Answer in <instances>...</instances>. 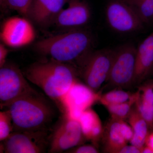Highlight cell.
Listing matches in <instances>:
<instances>
[{
    "instance_id": "1",
    "label": "cell",
    "mask_w": 153,
    "mask_h": 153,
    "mask_svg": "<svg viewBox=\"0 0 153 153\" xmlns=\"http://www.w3.org/2000/svg\"><path fill=\"white\" fill-rule=\"evenodd\" d=\"M23 73L27 80L41 88L60 108L63 98L78 81L79 76L73 65L51 58L33 63Z\"/></svg>"
},
{
    "instance_id": "2",
    "label": "cell",
    "mask_w": 153,
    "mask_h": 153,
    "mask_svg": "<svg viewBox=\"0 0 153 153\" xmlns=\"http://www.w3.org/2000/svg\"><path fill=\"white\" fill-rule=\"evenodd\" d=\"M83 28L67 30L42 39L36 42L34 49L41 55L77 68L93 50V36Z\"/></svg>"
},
{
    "instance_id": "3",
    "label": "cell",
    "mask_w": 153,
    "mask_h": 153,
    "mask_svg": "<svg viewBox=\"0 0 153 153\" xmlns=\"http://www.w3.org/2000/svg\"><path fill=\"white\" fill-rule=\"evenodd\" d=\"M13 121V131L47 129L55 116V110L44 97L35 91L7 107Z\"/></svg>"
},
{
    "instance_id": "4",
    "label": "cell",
    "mask_w": 153,
    "mask_h": 153,
    "mask_svg": "<svg viewBox=\"0 0 153 153\" xmlns=\"http://www.w3.org/2000/svg\"><path fill=\"white\" fill-rule=\"evenodd\" d=\"M114 53V49L92 50L77 68L84 84L95 92L108 78Z\"/></svg>"
},
{
    "instance_id": "5",
    "label": "cell",
    "mask_w": 153,
    "mask_h": 153,
    "mask_svg": "<svg viewBox=\"0 0 153 153\" xmlns=\"http://www.w3.org/2000/svg\"><path fill=\"white\" fill-rule=\"evenodd\" d=\"M137 48L131 44L122 45L114 49V55L108 78V85L117 88L132 86Z\"/></svg>"
},
{
    "instance_id": "6",
    "label": "cell",
    "mask_w": 153,
    "mask_h": 153,
    "mask_svg": "<svg viewBox=\"0 0 153 153\" xmlns=\"http://www.w3.org/2000/svg\"><path fill=\"white\" fill-rule=\"evenodd\" d=\"M18 66L7 62L0 68V105L7 107L17 99L35 91Z\"/></svg>"
},
{
    "instance_id": "7",
    "label": "cell",
    "mask_w": 153,
    "mask_h": 153,
    "mask_svg": "<svg viewBox=\"0 0 153 153\" xmlns=\"http://www.w3.org/2000/svg\"><path fill=\"white\" fill-rule=\"evenodd\" d=\"M105 19L111 30L121 34L138 32L144 25L125 0H111L105 10Z\"/></svg>"
},
{
    "instance_id": "8",
    "label": "cell",
    "mask_w": 153,
    "mask_h": 153,
    "mask_svg": "<svg viewBox=\"0 0 153 153\" xmlns=\"http://www.w3.org/2000/svg\"><path fill=\"white\" fill-rule=\"evenodd\" d=\"M47 129L37 131H13L2 142V152L41 153L49 147Z\"/></svg>"
},
{
    "instance_id": "9",
    "label": "cell",
    "mask_w": 153,
    "mask_h": 153,
    "mask_svg": "<svg viewBox=\"0 0 153 153\" xmlns=\"http://www.w3.org/2000/svg\"><path fill=\"white\" fill-rule=\"evenodd\" d=\"M49 139L48 153L63 152L82 145L86 140L79 121L63 115Z\"/></svg>"
},
{
    "instance_id": "10",
    "label": "cell",
    "mask_w": 153,
    "mask_h": 153,
    "mask_svg": "<svg viewBox=\"0 0 153 153\" xmlns=\"http://www.w3.org/2000/svg\"><path fill=\"white\" fill-rule=\"evenodd\" d=\"M100 95L85 84L77 81L63 98L60 108L64 115L79 121L82 113L98 101Z\"/></svg>"
},
{
    "instance_id": "11",
    "label": "cell",
    "mask_w": 153,
    "mask_h": 153,
    "mask_svg": "<svg viewBox=\"0 0 153 153\" xmlns=\"http://www.w3.org/2000/svg\"><path fill=\"white\" fill-rule=\"evenodd\" d=\"M36 31L33 23L24 16L12 17L3 23L0 37L3 44L13 48L29 45L35 40Z\"/></svg>"
},
{
    "instance_id": "12",
    "label": "cell",
    "mask_w": 153,
    "mask_h": 153,
    "mask_svg": "<svg viewBox=\"0 0 153 153\" xmlns=\"http://www.w3.org/2000/svg\"><path fill=\"white\" fill-rule=\"evenodd\" d=\"M68 7L63 9L53 25L65 31L83 28L90 21L91 10L84 0H70Z\"/></svg>"
},
{
    "instance_id": "13",
    "label": "cell",
    "mask_w": 153,
    "mask_h": 153,
    "mask_svg": "<svg viewBox=\"0 0 153 153\" xmlns=\"http://www.w3.org/2000/svg\"><path fill=\"white\" fill-rule=\"evenodd\" d=\"M134 132L129 124L125 120L111 117L103 130L102 139L104 152L119 153L130 142Z\"/></svg>"
},
{
    "instance_id": "14",
    "label": "cell",
    "mask_w": 153,
    "mask_h": 153,
    "mask_svg": "<svg viewBox=\"0 0 153 153\" xmlns=\"http://www.w3.org/2000/svg\"><path fill=\"white\" fill-rule=\"evenodd\" d=\"M70 0H31L27 18L33 24L46 27L53 25L55 19Z\"/></svg>"
},
{
    "instance_id": "15",
    "label": "cell",
    "mask_w": 153,
    "mask_h": 153,
    "mask_svg": "<svg viewBox=\"0 0 153 153\" xmlns=\"http://www.w3.org/2000/svg\"><path fill=\"white\" fill-rule=\"evenodd\" d=\"M153 69V31L137 48L132 86H138L152 75Z\"/></svg>"
},
{
    "instance_id": "16",
    "label": "cell",
    "mask_w": 153,
    "mask_h": 153,
    "mask_svg": "<svg viewBox=\"0 0 153 153\" xmlns=\"http://www.w3.org/2000/svg\"><path fill=\"white\" fill-rule=\"evenodd\" d=\"M134 106L146 121L149 129L153 131V80L138 85Z\"/></svg>"
},
{
    "instance_id": "17",
    "label": "cell",
    "mask_w": 153,
    "mask_h": 153,
    "mask_svg": "<svg viewBox=\"0 0 153 153\" xmlns=\"http://www.w3.org/2000/svg\"><path fill=\"white\" fill-rule=\"evenodd\" d=\"M79 122L85 138L97 146L104 130L98 114L91 108H88L82 113Z\"/></svg>"
},
{
    "instance_id": "18",
    "label": "cell",
    "mask_w": 153,
    "mask_h": 153,
    "mask_svg": "<svg viewBox=\"0 0 153 153\" xmlns=\"http://www.w3.org/2000/svg\"><path fill=\"white\" fill-rule=\"evenodd\" d=\"M127 120L134 132L133 137L130 143L139 148L141 150L145 146L149 133L148 124L135 106L132 109Z\"/></svg>"
},
{
    "instance_id": "19",
    "label": "cell",
    "mask_w": 153,
    "mask_h": 153,
    "mask_svg": "<svg viewBox=\"0 0 153 153\" xmlns=\"http://www.w3.org/2000/svg\"><path fill=\"white\" fill-rule=\"evenodd\" d=\"M132 8L143 24H153V0H125Z\"/></svg>"
},
{
    "instance_id": "20",
    "label": "cell",
    "mask_w": 153,
    "mask_h": 153,
    "mask_svg": "<svg viewBox=\"0 0 153 153\" xmlns=\"http://www.w3.org/2000/svg\"><path fill=\"white\" fill-rule=\"evenodd\" d=\"M136 98L135 92L133 94L130 99L125 102L119 104L109 105L105 107L108 111L111 117L125 120L127 119L132 109L134 106Z\"/></svg>"
},
{
    "instance_id": "21",
    "label": "cell",
    "mask_w": 153,
    "mask_h": 153,
    "mask_svg": "<svg viewBox=\"0 0 153 153\" xmlns=\"http://www.w3.org/2000/svg\"><path fill=\"white\" fill-rule=\"evenodd\" d=\"M133 94L122 90L121 88H117L100 94L98 101L104 106L109 105L119 104L128 100Z\"/></svg>"
},
{
    "instance_id": "22",
    "label": "cell",
    "mask_w": 153,
    "mask_h": 153,
    "mask_svg": "<svg viewBox=\"0 0 153 153\" xmlns=\"http://www.w3.org/2000/svg\"><path fill=\"white\" fill-rule=\"evenodd\" d=\"M13 131V121L8 110L0 112V141L7 139Z\"/></svg>"
},
{
    "instance_id": "23",
    "label": "cell",
    "mask_w": 153,
    "mask_h": 153,
    "mask_svg": "<svg viewBox=\"0 0 153 153\" xmlns=\"http://www.w3.org/2000/svg\"><path fill=\"white\" fill-rule=\"evenodd\" d=\"M31 0H0L2 7L16 11L27 18Z\"/></svg>"
},
{
    "instance_id": "24",
    "label": "cell",
    "mask_w": 153,
    "mask_h": 153,
    "mask_svg": "<svg viewBox=\"0 0 153 153\" xmlns=\"http://www.w3.org/2000/svg\"><path fill=\"white\" fill-rule=\"evenodd\" d=\"M99 151L95 145H80L66 151L65 153H97Z\"/></svg>"
},
{
    "instance_id": "25",
    "label": "cell",
    "mask_w": 153,
    "mask_h": 153,
    "mask_svg": "<svg viewBox=\"0 0 153 153\" xmlns=\"http://www.w3.org/2000/svg\"><path fill=\"white\" fill-rule=\"evenodd\" d=\"M9 53L8 49L3 44H0V68L7 63V57Z\"/></svg>"
},
{
    "instance_id": "26",
    "label": "cell",
    "mask_w": 153,
    "mask_h": 153,
    "mask_svg": "<svg viewBox=\"0 0 153 153\" xmlns=\"http://www.w3.org/2000/svg\"><path fill=\"white\" fill-rule=\"evenodd\" d=\"M119 153H141L140 149L134 145H126L120 150Z\"/></svg>"
},
{
    "instance_id": "27",
    "label": "cell",
    "mask_w": 153,
    "mask_h": 153,
    "mask_svg": "<svg viewBox=\"0 0 153 153\" xmlns=\"http://www.w3.org/2000/svg\"><path fill=\"white\" fill-rule=\"evenodd\" d=\"M145 145L150 148L153 152V131L148 134Z\"/></svg>"
},
{
    "instance_id": "28",
    "label": "cell",
    "mask_w": 153,
    "mask_h": 153,
    "mask_svg": "<svg viewBox=\"0 0 153 153\" xmlns=\"http://www.w3.org/2000/svg\"><path fill=\"white\" fill-rule=\"evenodd\" d=\"M141 153H153V152L150 148L145 145L141 149Z\"/></svg>"
},
{
    "instance_id": "29",
    "label": "cell",
    "mask_w": 153,
    "mask_h": 153,
    "mask_svg": "<svg viewBox=\"0 0 153 153\" xmlns=\"http://www.w3.org/2000/svg\"><path fill=\"white\" fill-rule=\"evenodd\" d=\"M152 75H153V69L152 72Z\"/></svg>"
}]
</instances>
